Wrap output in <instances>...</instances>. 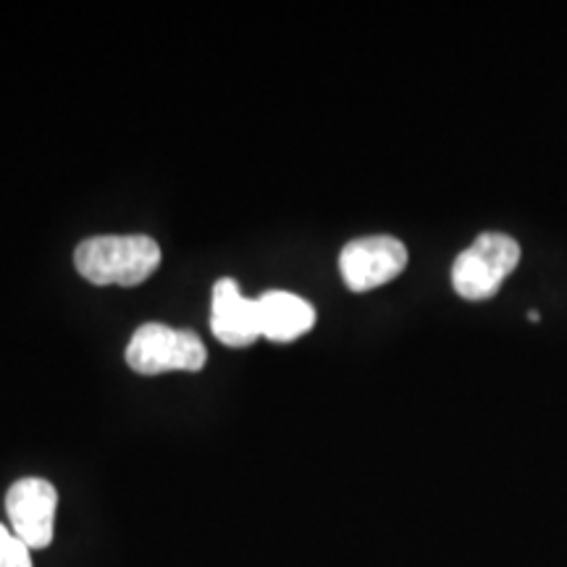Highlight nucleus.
<instances>
[{
    "mask_svg": "<svg viewBox=\"0 0 567 567\" xmlns=\"http://www.w3.org/2000/svg\"><path fill=\"white\" fill-rule=\"evenodd\" d=\"M74 266L97 287H137L158 271L161 247L151 237H90L74 250Z\"/></svg>",
    "mask_w": 567,
    "mask_h": 567,
    "instance_id": "f257e3e1",
    "label": "nucleus"
},
{
    "mask_svg": "<svg viewBox=\"0 0 567 567\" xmlns=\"http://www.w3.org/2000/svg\"><path fill=\"white\" fill-rule=\"evenodd\" d=\"M520 264V245L507 234H481L452 266V287L463 300L484 302L499 292L502 281Z\"/></svg>",
    "mask_w": 567,
    "mask_h": 567,
    "instance_id": "f03ea898",
    "label": "nucleus"
},
{
    "mask_svg": "<svg viewBox=\"0 0 567 567\" xmlns=\"http://www.w3.org/2000/svg\"><path fill=\"white\" fill-rule=\"evenodd\" d=\"M208 350L189 329H172L163 323H145L134 331L126 347V363L140 375L168 371H203Z\"/></svg>",
    "mask_w": 567,
    "mask_h": 567,
    "instance_id": "7ed1b4c3",
    "label": "nucleus"
},
{
    "mask_svg": "<svg viewBox=\"0 0 567 567\" xmlns=\"http://www.w3.org/2000/svg\"><path fill=\"white\" fill-rule=\"evenodd\" d=\"M408 266V250L394 237H363L344 245L339 271L352 292H371L396 279Z\"/></svg>",
    "mask_w": 567,
    "mask_h": 567,
    "instance_id": "20e7f679",
    "label": "nucleus"
},
{
    "mask_svg": "<svg viewBox=\"0 0 567 567\" xmlns=\"http://www.w3.org/2000/svg\"><path fill=\"white\" fill-rule=\"evenodd\" d=\"M59 509V492L45 478H21L6 494V513L13 534L30 549H45L53 542V520Z\"/></svg>",
    "mask_w": 567,
    "mask_h": 567,
    "instance_id": "39448f33",
    "label": "nucleus"
},
{
    "mask_svg": "<svg viewBox=\"0 0 567 567\" xmlns=\"http://www.w3.org/2000/svg\"><path fill=\"white\" fill-rule=\"evenodd\" d=\"M210 331L218 342L229 347H247L264 337L258 300H250L239 292L234 279H221L213 287Z\"/></svg>",
    "mask_w": 567,
    "mask_h": 567,
    "instance_id": "423d86ee",
    "label": "nucleus"
},
{
    "mask_svg": "<svg viewBox=\"0 0 567 567\" xmlns=\"http://www.w3.org/2000/svg\"><path fill=\"white\" fill-rule=\"evenodd\" d=\"M258 310L260 331L271 342H295L316 326L313 305L292 292H281V289L260 295Z\"/></svg>",
    "mask_w": 567,
    "mask_h": 567,
    "instance_id": "0eeeda50",
    "label": "nucleus"
},
{
    "mask_svg": "<svg viewBox=\"0 0 567 567\" xmlns=\"http://www.w3.org/2000/svg\"><path fill=\"white\" fill-rule=\"evenodd\" d=\"M0 567H32V549L0 523Z\"/></svg>",
    "mask_w": 567,
    "mask_h": 567,
    "instance_id": "6e6552de",
    "label": "nucleus"
}]
</instances>
